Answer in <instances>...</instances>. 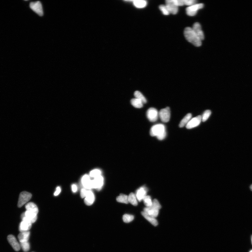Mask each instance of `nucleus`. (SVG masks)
<instances>
[{
  "label": "nucleus",
  "instance_id": "20",
  "mask_svg": "<svg viewBox=\"0 0 252 252\" xmlns=\"http://www.w3.org/2000/svg\"><path fill=\"white\" fill-rule=\"evenodd\" d=\"M142 216H143L144 218L149 222L151 223L154 226H157L158 225V222L157 221L156 218L154 217L150 216L148 215L145 212H142L141 213Z\"/></svg>",
  "mask_w": 252,
  "mask_h": 252
},
{
  "label": "nucleus",
  "instance_id": "21",
  "mask_svg": "<svg viewBox=\"0 0 252 252\" xmlns=\"http://www.w3.org/2000/svg\"><path fill=\"white\" fill-rule=\"evenodd\" d=\"M25 208L26 210L31 211L38 214L39 212L38 208L37 206L33 202H29L25 206Z\"/></svg>",
  "mask_w": 252,
  "mask_h": 252
},
{
  "label": "nucleus",
  "instance_id": "37",
  "mask_svg": "<svg viewBox=\"0 0 252 252\" xmlns=\"http://www.w3.org/2000/svg\"><path fill=\"white\" fill-rule=\"evenodd\" d=\"M87 189L85 188H83L81 189V191L80 195L81 197L82 198H84L86 197V195H87L88 191Z\"/></svg>",
  "mask_w": 252,
  "mask_h": 252
},
{
  "label": "nucleus",
  "instance_id": "39",
  "mask_svg": "<svg viewBox=\"0 0 252 252\" xmlns=\"http://www.w3.org/2000/svg\"><path fill=\"white\" fill-rule=\"evenodd\" d=\"M72 190L73 192H76L77 191V187L76 185L73 184L72 186Z\"/></svg>",
  "mask_w": 252,
  "mask_h": 252
},
{
  "label": "nucleus",
  "instance_id": "2",
  "mask_svg": "<svg viewBox=\"0 0 252 252\" xmlns=\"http://www.w3.org/2000/svg\"><path fill=\"white\" fill-rule=\"evenodd\" d=\"M150 134L152 136L157 137L159 140L164 139L166 135L165 126L161 124L155 125L151 129Z\"/></svg>",
  "mask_w": 252,
  "mask_h": 252
},
{
  "label": "nucleus",
  "instance_id": "41",
  "mask_svg": "<svg viewBox=\"0 0 252 252\" xmlns=\"http://www.w3.org/2000/svg\"><path fill=\"white\" fill-rule=\"evenodd\" d=\"M251 242H252V236H251Z\"/></svg>",
  "mask_w": 252,
  "mask_h": 252
},
{
  "label": "nucleus",
  "instance_id": "22",
  "mask_svg": "<svg viewBox=\"0 0 252 252\" xmlns=\"http://www.w3.org/2000/svg\"><path fill=\"white\" fill-rule=\"evenodd\" d=\"M191 117H192V115L191 114H187L180 122L179 125L180 128H183L185 126H186L191 119Z\"/></svg>",
  "mask_w": 252,
  "mask_h": 252
},
{
  "label": "nucleus",
  "instance_id": "33",
  "mask_svg": "<svg viewBox=\"0 0 252 252\" xmlns=\"http://www.w3.org/2000/svg\"><path fill=\"white\" fill-rule=\"evenodd\" d=\"M152 207L156 209L160 210L161 208V206L160 203H159L158 200L155 199L152 201V204L151 206Z\"/></svg>",
  "mask_w": 252,
  "mask_h": 252
},
{
  "label": "nucleus",
  "instance_id": "18",
  "mask_svg": "<svg viewBox=\"0 0 252 252\" xmlns=\"http://www.w3.org/2000/svg\"><path fill=\"white\" fill-rule=\"evenodd\" d=\"M144 212L150 216L156 218L158 216L159 210L152 208L151 207H145L144 208Z\"/></svg>",
  "mask_w": 252,
  "mask_h": 252
},
{
  "label": "nucleus",
  "instance_id": "23",
  "mask_svg": "<svg viewBox=\"0 0 252 252\" xmlns=\"http://www.w3.org/2000/svg\"><path fill=\"white\" fill-rule=\"evenodd\" d=\"M131 103L133 107L137 108H141L143 107V103L139 99L134 98L131 101Z\"/></svg>",
  "mask_w": 252,
  "mask_h": 252
},
{
  "label": "nucleus",
  "instance_id": "7",
  "mask_svg": "<svg viewBox=\"0 0 252 252\" xmlns=\"http://www.w3.org/2000/svg\"><path fill=\"white\" fill-rule=\"evenodd\" d=\"M30 8L39 16L43 15V11L42 4L40 1L32 2L30 4Z\"/></svg>",
  "mask_w": 252,
  "mask_h": 252
},
{
  "label": "nucleus",
  "instance_id": "9",
  "mask_svg": "<svg viewBox=\"0 0 252 252\" xmlns=\"http://www.w3.org/2000/svg\"><path fill=\"white\" fill-rule=\"evenodd\" d=\"M104 184V179L102 176L94 178L92 180V188L96 189L98 190H100L102 188Z\"/></svg>",
  "mask_w": 252,
  "mask_h": 252
},
{
  "label": "nucleus",
  "instance_id": "13",
  "mask_svg": "<svg viewBox=\"0 0 252 252\" xmlns=\"http://www.w3.org/2000/svg\"><path fill=\"white\" fill-rule=\"evenodd\" d=\"M193 31H194L198 37L201 41L204 39V32L202 31L201 25L199 23H195L194 24L192 28Z\"/></svg>",
  "mask_w": 252,
  "mask_h": 252
},
{
  "label": "nucleus",
  "instance_id": "26",
  "mask_svg": "<svg viewBox=\"0 0 252 252\" xmlns=\"http://www.w3.org/2000/svg\"><path fill=\"white\" fill-rule=\"evenodd\" d=\"M134 96L135 98L139 99V100H141L143 102V104H145L147 102V100L141 92L138 91H135L134 93Z\"/></svg>",
  "mask_w": 252,
  "mask_h": 252
},
{
  "label": "nucleus",
  "instance_id": "10",
  "mask_svg": "<svg viewBox=\"0 0 252 252\" xmlns=\"http://www.w3.org/2000/svg\"><path fill=\"white\" fill-rule=\"evenodd\" d=\"M202 121V116H198L191 119L186 125L187 129H191L199 125Z\"/></svg>",
  "mask_w": 252,
  "mask_h": 252
},
{
  "label": "nucleus",
  "instance_id": "6",
  "mask_svg": "<svg viewBox=\"0 0 252 252\" xmlns=\"http://www.w3.org/2000/svg\"><path fill=\"white\" fill-rule=\"evenodd\" d=\"M159 116L161 121L164 123L169 121L171 117V113L169 107L161 109L159 113Z\"/></svg>",
  "mask_w": 252,
  "mask_h": 252
},
{
  "label": "nucleus",
  "instance_id": "28",
  "mask_svg": "<svg viewBox=\"0 0 252 252\" xmlns=\"http://www.w3.org/2000/svg\"><path fill=\"white\" fill-rule=\"evenodd\" d=\"M143 200L146 207H150L152 205V201L150 196H146Z\"/></svg>",
  "mask_w": 252,
  "mask_h": 252
},
{
  "label": "nucleus",
  "instance_id": "5",
  "mask_svg": "<svg viewBox=\"0 0 252 252\" xmlns=\"http://www.w3.org/2000/svg\"><path fill=\"white\" fill-rule=\"evenodd\" d=\"M203 4H195L194 5L188 6L186 9V14L189 16H194L197 14L198 10L204 8Z\"/></svg>",
  "mask_w": 252,
  "mask_h": 252
},
{
  "label": "nucleus",
  "instance_id": "29",
  "mask_svg": "<svg viewBox=\"0 0 252 252\" xmlns=\"http://www.w3.org/2000/svg\"><path fill=\"white\" fill-rule=\"evenodd\" d=\"M101 176V171L98 169H95L92 170L90 173V176L94 178Z\"/></svg>",
  "mask_w": 252,
  "mask_h": 252
},
{
  "label": "nucleus",
  "instance_id": "25",
  "mask_svg": "<svg viewBox=\"0 0 252 252\" xmlns=\"http://www.w3.org/2000/svg\"><path fill=\"white\" fill-rule=\"evenodd\" d=\"M117 201L120 203L128 204L129 203L128 201V196L124 194H120L118 196L116 199Z\"/></svg>",
  "mask_w": 252,
  "mask_h": 252
},
{
  "label": "nucleus",
  "instance_id": "34",
  "mask_svg": "<svg viewBox=\"0 0 252 252\" xmlns=\"http://www.w3.org/2000/svg\"><path fill=\"white\" fill-rule=\"evenodd\" d=\"M159 9L163 12V14L165 15H168L170 14V13L165 5H160L159 6Z\"/></svg>",
  "mask_w": 252,
  "mask_h": 252
},
{
  "label": "nucleus",
  "instance_id": "35",
  "mask_svg": "<svg viewBox=\"0 0 252 252\" xmlns=\"http://www.w3.org/2000/svg\"><path fill=\"white\" fill-rule=\"evenodd\" d=\"M184 5L191 6L197 4V1L195 0H184Z\"/></svg>",
  "mask_w": 252,
  "mask_h": 252
},
{
  "label": "nucleus",
  "instance_id": "4",
  "mask_svg": "<svg viewBox=\"0 0 252 252\" xmlns=\"http://www.w3.org/2000/svg\"><path fill=\"white\" fill-rule=\"evenodd\" d=\"M32 197L31 194L27 191H23L21 192L19 198L18 204V207L20 208L27 203L31 199Z\"/></svg>",
  "mask_w": 252,
  "mask_h": 252
},
{
  "label": "nucleus",
  "instance_id": "16",
  "mask_svg": "<svg viewBox=\"0 0 252 252\" xmlns=\"http://www.w3.org/2000/svg\"><path fill=\"white\" fill-rule=\"evenodd\" d=\"M95 200V197L93 192L91 191H88L87 195L85 199V202L86 205L91 206L93 204Z\"/></svg>",
  "mask_w": 252,
  "mask_h": 252
},
{
  "label": "nucleus",
  "instance_id": "40",
  "mask_svg": "<svg viewBox=\"0 0 252 252\" xmlns=\"http://www.w3.org/2000/svg\"><path fill=\"white\" fill-rule=\"evenodd\" d=\"M250 188L251 191H252V185H251V186L250 187Z\"/></svg>",
  "mask_w": 252,
  "mask_h": 252
},
{
  "label": "nucleus",
  "instance_id": "3",
  "mask_svg": "<svg viewBox=\"0 0 252 252\" xmlns=\"http://www.w3.org/2000/svg\"><path fill=\"white\" fill-rule=\"evenodd\" d=\"M22 221L29 222L32 223L36 222L37 219V214L31 211L26 210L21 215Z\"/></svg>",
  "mask_w": 252,
  "mask_h": 252
},
{
  "label": "nucleus",
  "instance_id": "1",
  "mask_svg": "<svg viewBox=\"0 0 252 252\" xmlns=\"http://www.w3.org/2000/svg\"><path fill=\"white\" fill-rule=\"evenodd\" d=\"M185 38L188 42L196 47H200L202 45V41L196 35L192 28L187 27L184 31Z\"/></svg>",
  "mask_w": 252,
  "mask_h": 252
},
{
  "label": "nucleus",
  "instance_id": "42",
  "mask_svg": "<svg viewBox=\"0 0 252 252\" xmlns=\"http://www.w3.org/2000/svg\"><path fill=\"white\" fill-rule=\"evenodd\" d=\"M249 252H252V250H251Z\"/></svg>",
  "mask_w": 252,
  "mask_h": 252
},
{
  "label": "nucleus",
  "instance_id": "15",
  "mask_svg": "<svg viewBox=\"0 0 252 252\" xmlns=\"http://www.w3.org/2000/svg\"><path fill=\"white\" fill-rule=\"evenodd\" d=\"M146 194L147 190L145 187H142L138 189L136 191V194L135 195L138 201L141 202L146 197Z\"/></svg>",
  "mask_w": 252,
  "mask_h": 252
},
{
  "label": "nucleus",
  "instance_id": "12",
  "mask_svg": "<svg viewBox=\"0 0 252 252\" xmlns=\"http://www.w3.org/2000/svg\"><path fill=\"white\" fill-rule=\"evenodd\" d=\"M8 242L16 251H19L20 249V245L17 241L16 238L13 235H10L8 237Z\"/></svg>",
  "mask_w": 252,
  "mask_h": 252
},
{
  "label": "nucleus",
  "instance_id": "31",
  "mask_svg": "<svg viewBox=\"0 0 252 252\" xmlns=\"http://www.w3.org/2000/svg\"><path fill=\"white\" fill-rule=\"evenodd\" d=\"M20 243V247L22 248L23 251L26 252L29 250L30 244L29 242H26Z\"/></svg>",
  "mask_w": 252,
  "mask_h": 252
},
{
  "label": "nucleus",
  "instance_id": "32",
  "mask_svg": "<svg viewBox=\"0 0 252 252\" xmlns=\"http://www.w3.org/2000/svg\"><path fill=\"white\" fill-rule=\"evenodd\" d=\"M211 114V111L210 110H206L204 112L202 116V120L204 122L206 121L210 117Z\"/></svg>",
  "mask_w": 252,
  "mask_h": 252
},
{
  "label": "nucleus",
  "instance_id": "36",
  "mask_svg": "<svg viewBox=\"0 0 252 252\" xmlns=\"http://www.w3.org/2000/svg\"><path fill=\"white\" fill-rule=\"evenodd\" d=\"M174 4L178 7L184 5V0H172Z\"/></svg>",
  "mask_w": 252,
  "mask_h": 252
},
{
  "label": "nucleus",
  "instance_id": "38",
  "mask_svg": "<svg viewBox=\"0 0 252 252\" xmlns=\"http://www.w3.org/2000/svg\"><path fill=\"white\" fill-rule=\"evenodd\" d=\"M61 189L60 187H57V189H56V191L54 193V195L55 196L58 195L61 192Z\"/></svg>",
  "mask_w": 252,
  "mask_h": 252
},
{
  "label": "nucleus",
  "instance_id": "27",
  "mask_svg": "<svg viewBox=\"0 0 252 252\" xmlns=\"http://www.w3.org/2000/svg\"><path fill=\"white\" fill-rule=\"evenodd\" d=\"M133 3L134 5L137 8H142L145 7L147 4L146 1H133Z\"/></svg>",
  "mask_w": 252,
  "mask_h": 252
},
{
  "label": "nucleus",
  "instance_id": "8",
  "mask_svg": "<svg viewBox=\"0 0 252 252\" xmlns=\"http://www.w3.org/2000/svg\"><path fill=\"white\" fill-rule=\"evenodd\" d=\"M146 116L150 122H155L158 119L159 113L156 109L151 107L146 112Z\"/></svg>",
  "mask_w": 252,
  "mask_h": 252
},
{
  "label": "nucleus",
  "instance_id": "24",
  "mask_svg": "<svg viewBox=\"0 0 252 252\" xmlns=\"http://www.w3.org/2000/svg\"><path fill=\"white\" fill-rule=\"evenodd\" d=\"M128 201L133 206H137L138 205L137 200L134 193H131L128 196Z\"/></svg>",
  "mask_w": 252,
  "mask_h": 252
},
{
  "label": "nucleus",
  "instance_id": "14",
  "mask_svg": "<svg viewBox=\"0 0 252 252\" xmlns=\"http://www.w3.org/2000/svg\"><path fill=\"white\" fill-rule=\"evenodd\" d=\"M81 181L85 188L88 190H90L92 188V180L90 179V176L85 174L82 178Z\"/></svg>",
  "mask_w": 252,
  "mask_h": 252
},
{
  "label": "nucleus",
  "instance_id": "11",
  "mask_svg": "<svg viewBox=\"0 0 252 252\" xmlns=\"http://www.w3.org/2000/svg\"><path fill=\"white\" fill-rule=\"evenodd\" d=\"M166 6L170 13L176 14L178 11V7L173 3L172 0H167L166 1Z\"/></svg>",
  "mask_w": 252,
  "mask_h": 252
},
{
  "label": "nucleus",
  "instance_id": "19",
  "mask_svg": "<svg viewBox=\"0 0 252 252\" xmlns=\"http://www.w3.org/2000/svg\"><path fill=\"white\" fill-rule=\"evenodd\" d=\"M30 236V232L29 231L21 232L18 236L19 242L20 243L28 242Z\"/></svg>",
  "mask_w": 252,
  "mask_h": 252
},
{
  "label": "nucleus",
  "instance_id": "17",
  "mask_svg": "<svg viewBox=\"0 0 252 252\" xmlns=\"http://www.w3.org/2000/svg\"><path fill=\"white\" fill-rule=\"evenodd\" d=\"M32 223L29 222L22 221L19 226V230L21 232L29 231L32 227Z\"/></svg>",
  "mask_w": 252,
  "mask_h": 252
},
{
  "label": "nucleus",
  "instance_id": "30",
  "mask_svg": "<svg viewBox=\"0 0 252 252\" xmlns=\"http://www.w3.org/2000/svg\"><path fill=\"white\" fill-rule=\"evenodd\" d=\"M134 219V217L133 215L126 214L123 215V219L124 222L128 223L131 222Z\"/></svg>",
  "mask_w": 252,
  "mask_h": 252
}]
</instances>
